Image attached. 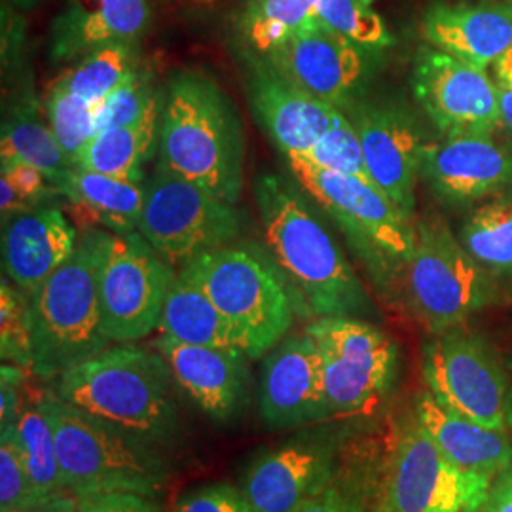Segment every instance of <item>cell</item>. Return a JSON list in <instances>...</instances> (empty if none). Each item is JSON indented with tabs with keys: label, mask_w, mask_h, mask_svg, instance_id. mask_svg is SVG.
Returning <instances> with one entry per match:
<instances>
[{
	"label": "cell",
	"mask_w": 512,
	"mask_h": 512,
	"mask_svg": "<svg viewBox=\"0 0 512 512\" xmlns=\"http://www.w3.org/2000/svg\"><path fill=\"white\" fill-rule=\"evenodd\" d=\"M372 54L313 16L262 57L311 95L344 112L359 101Z\"/></svg>",
	"instance_id": "15"
},
{
	"label": "cell",
	"mask_w": 512,
	"mask_h": 512,
	"mask_svg": "<svg viewBox=\"0 0 512 512\" xmlns=\"http://www.w3.org/2000/svg\"><path fill=\"white\" fill-rule=\"evenodd\" d=\"M423 376L440 403L488 427H507L509 385L492 346L456 327L433 334L423 348Z\"/></svg>",
	"instance_id": "13"
},
{
	"label": "cell",
	"mask_w": 512,
	"mask_h": 512,
	"mask_svg": "<svg viewBox=\"0 0 512 512\" xmlns=\"http://www.w3.org/2000/svg\"><path fill=\"white\" fill-rule=\"evenodd\" d=\"M397 291L433 334L463 327L494 300L492 275L476 264L446 222L433 215L416 224V245Z\"/></svg>",
	"instance_id": "8"
},
{
	"label": "cell",
	"mask_w": 512,
	"mask_h": 512,
	"mask_svg": "<svg viewBox=\"0 0 512 512\" xmlns=\"http://www.w3.org/2000/svg\"><path fill=\"white\" fill-rule=\"evenodd\" d=\"M414 416L440 452L459 469L495 480L511 467L509 429L471 420L440 403L431 391L418 395Z\"/></svg>",
	"instance_id": "25"
},
{
	"label": "cell",
	"mask_w": 512,
	"mask_h": 512,
	"mask_svg": "<svg viewBox=\"0 0 512 512\" xmlns=\"http://www.w3.org/2000/svg\"><path fill=\"white\" fill-rule=\"evenodd\" d=\"M374 4L376 0H321L315 16L355 44L380 52L393 44V35Z\"/></svg>",
	"instance_id": "34"
},
{
	"label": "cell",
	"mask_w": 512,
	"mask_h": 512,
	"mask_svg": "<svg viewBox=\"0 0 512 512\" xmlns=\"http://www.w3.org/2000/svg\"><path fill=\"white\" fill-rule=\"evenodd\" d=\"M73 512H162V507L148 495L101 494L76 497Z\"/></svg>",
	"instance_id": "43"
},
{
	"label": "cell",
	"mask_w": 512,
	"mask_h": 512,
	"mask_svg": "<svg viewBox=\"0 0 512 512\" xmlns=\"http://www.w3.org/2000/svg\"><path fill=\"white\" fill-rule=\"evenodd\" d=\"M499 86V109H501V120H503V126L509 128L512 131V88L507 86Z\"/></svg>",
	"instance_id": "47"
},
{
	"label": "cell",
	"mask_w": 512,
	"mask_h": 512,
	"mask_svg": "<svg viewBox=\"0 0 512 512\" xmlns=\"http://www.w3.org/2000/svg\"><path fill=\"white\" fill-rule=\"evenodd\" d=\"M429 46L486 71L512 48V0H437L421 18Z\"/></svg>",
	"instance_id": "21"
},
{
	"label": "cell",
	"mask_w": 512,
	"mask_h": 512,
	"mask_svg": "<svg viewBox=\"0 0 512 512\" xmlns=\"http://www.w3.org/2000/svg\"><path fill=\"white\" fill-rule=\"evenodd\" d=\"M507 427H509V433H512V391L509 393V403H507Z\"/></svg>",
	"instance_id": "50"
},
{
	"label": "cell",
	"mask_w": 512,
	"mask_h": 512,
	"mask_svg": "<svg viewBox=\"0 0 512 512\" xmlns=\"http://www.w3.org/2000/svg\"><path fill=\"white\" fill-rule=\"evenodd\" d=\"M268 255L285 277L302 317H359L374 308L325 222L293 184L274 173L255 183Z\"/></svg>",
	"instance_id": "1"
},
{
	"label": "cell",
	"mask_w": 512,
	"mask_h": 512,
	"mask_svg": "<svg viewBox=\"0 0 512 512\" xmlns=\"http://www.w3.org/2000/svg\"><path fill=\"white\" fill-rule=\"evenodd\" d=\"M16 6L19 8H25V10H29V8H33L35 4H37L38 0H12Z\"/></svg>",
	"instance_id": "49"
},
{
	"label": "cell",
	"mask_w": 512,
	"mask_h": 512,
	"mask_svg": "<svg viewBox=\"0 0 512 512\" xmlns=\"http://www.w3.org/2000/svg\"><path fill=\"white\" fill-rule=\"evenodd\" d=\"M177 277L137 230L112 234L99 275L101 325L109 342L133 344L158 329Z\"/></svg>",
	"instance_id": "12"
},
{
	"label": "cell",
	"mask_w": 512,
	"mask_h": 512,
	"mask_svg": "<svg viewBox=\"0 0 512 512\" xmlns=\"http://www.w3.org/2000/svg\"><path fill=\"white\" fill-rule=\"evenodd\" d=\"M175 512H255L241 488L230 484L203 486L183 495Z\"/></svg>",
	"instance_id": "41"
},
{
	"label": "cell",
	"mask_w": 512,
	"mask_h": 512,
	"mask_svg": "<svg viewBox=\"0 0 512 512\" xmlns=\"http://www.w3.org/2000/svg\"><path fill=\"white\" fill-rule=\"evenodd\" d=\"M156 348L173 372L175 384L211 420L236 418L249 395V365L243 351L207 348L160 336Z\"/></svg>",
	"instance_id": "22"
},
{
	"label": "cell",
	"mask_w": 512,
	"mask_h": 512,
	"mask_svg": "<svg viewBox=\"0 0 512 512\" xmlns=\"http://www.w3.org/2000/svg\"><path fill=\"white\" fill-rule=\"evenodd\" d=\"M158 329L162 330V336L181 344L236 349L247 355L245 340L232 321L183 270L177 272L165 298Z\"/></svg>",
	"instance_id": "27"
},
{
	"label": "cell",
	"mask_w": 512,
	"mask_h": 512,
	"mask_svg": "<svg viewBox=\"0 0 512 512\" xmlns=\"http://www.w3.org/2000/svg\"><path fill=\"white\" fill-rule=\"evenodd\" d=\"M480 512H512V465L495 478Z\"/></svg>",
	"instance_id": "44"
},
{
	"label": "cell",
	"mask_w": 512,
	"mask_h": 512,
	"mask_svg": "<svg viewBox=\"0 0 512 512\" xmlns=\"http://www.w3.org/2000/svg\"><path fill=\"white\" fill-rule=\"evenodd\" d=\"M304 330L321 353L330 416L372 414L395 380L397 344L359 317H317Z\"/></svg>",
	"instance_id": "11"
},
{
	"label": "cell",
	"mask_w": 512,
	"mask_h": 512,
	"mask_svg": "<svg viewBox=\"0 0 512 512\" xmlns=\"http://www.w3.org/2000/svg\"><path fill=\"white\" fill-rule=\"evenodd\" d=\"M258 410L272 431H298L332 420L323 389L321 353L306 330L285 336L264 355Z\"/></svg>",
	"instance_id": "18"
},
{
	"label": "cell",
	"mask_w": 512,
	"mask_h": 512,
	"mask_svg": "<svg viewBox=\"0 0 512 512\" xmlns=\"http://www.w3.org/2000/svg\"><path fill=\"white\" fill-rule=\"evenodd\" d=\"M54 427L55 450L69 494H141L156 497L169 478L162 448L99 420L63 401L55 389L42 391Z\"/></svg>",
	"instance_id": "5"
},
{
	"label": "cell",
	"mask_w": 512,
	"mask_h": 512,
	"mask_svg": "<svg viewBox=\"0 0 512 512\" xmlns=\"http://www.w3.org/2000/svg\"><path fill=\"white\" fill-rule=\"evenodd\" d=\"M38 503L25 452L14 423L2 425L0 433V512L29 509Z\"/></svg>",
	"instance_id": "39"
},
{
	"label": "cell",
	"mask_w": 512,
	"mask_h": 512,
	"mask_svg": "<svg viewBox=\"0 0 512 512\" xmlns=\"http://www.w3.org/2000/svg\"><path fill=\"white\" fill-rule=\"evenodd\" d=\"M61 194L69 203L78 230L103 226L112 234H129L139 228L145 200L143 183L74 167L61 186Z\"/></svg>",
	"instance_id": "26"
},
{
	"label": "cell",
	"mask_w": 512,
	"mask_h": 512,
	"mask_svg": "<svg viewBox=\"0 0 512 512\" xmlns=\"http://www.w3.org/2000/svg\"><path fill=\"white\" fill-rule=\"evenodd\" d=\"M110 236L99 226L78 230L71 256L29 294L35 376L57 380L109 348L101 325L99 275Z\"/></svg>",
	"instance_id": "4"
},
{
	"label": "cell",
	"mask_w": 512,
	"mask_h": 512,
	"mask_svg": "<svg viewBox=\"0 0 512 512\" xmlns=\"http://www.w3.org/2000/svg\"><path fill=\"white\" fill-rule=\"evenodd\" d=\"M361 139L372 183L414 219L425 141L412 112L393 101H357L344 110Z\"/></svg>",
	"instance_id": "17"
},
{
	"label": "cell",
	"mask_w": 512,
	"mask_h": 512,
	"mask_svg": "<svg viewBox=\"0 0 512 512\" xmlns=\"http://www.w3.org/2000/svg\"><path fill=\"white\" fill-rule=\"evenodd\" d=\"M420 177L448 203H471L512 186V147L494 133L442 135L421 150Z\"/></svg>",
	"instance_id": "20"
},
{
	"label": "cell",
	"mask_w": 512,
	"mask_h": 512,
	"mask_svg": "<svg viewBox=\"0 0 512 512\" xmlns=\"http://www.w3.org/2000/svg\"><path fill=\"white\" fill-rule=\"evenodd\" d=\"M294 158L319 169L359 177L363 181L372 183L366 167L361 139L342 110L336 116L334 124L321 135V139L308 152Z\"/></svg>",
	"instance_id": "36"
},
{
	"label": "cell",
	"mask_w": 512,
	"mask_h": 512,
	"mask_svg": "<svg viewBox=\"0 0 512 512\" xmlns=\"http://www.w3.org/2000/svg\"><path fill=\"white\" fill-rule=\"evenodd\" d=\"M162 97L135 124L97 133L80 152L74 167L114 179L145 183V167L158 148Z\"/></svg>",
	"instance_id": "29"
},
{
	"label": "cell",
	"mask_w": 512,
	"mask_h": 512,
	"mask_svg": "<svg viewBox=\"0 0 512 512\" xmlns=\"http://www.w3.org/2000/svg\"><path fill=\"white\" fill-rule=\"evenodd\" d=\"M321 0H243L234 31L247 55L270 54L302 23L315 16Z\"/></svg>",
	"instance_id": "31"
},
{
	"label": "cell",
	"mask_w": 512,
	"mask_h": 512,
	"mask_svg": "<svg viewBox=\"0 0 512 512\" xmlns=\"http://www.w3.org/2000/svg\"><path fill=\"white\" fill-rule=\"evenodd\" d=\"M76 507V497L74 495H59L54 499H48V501H42L35 507H29V509H18V511L12 512H73Z\"/></svg>",
	"instance_id": "46"
},
{
	"label": "cell",
	"mask_w": 512,
	"mask_h": 512,
	"mask_svg": "<svg viewBox=\"0 0 512 512\" xmlns=\"http://www.w3.org/2000/svg\"><path fill=\"white\" fill-rule=\"evenodd\" d=\"M296 183L338 224L351 251L382 293L399 289L416 245V224L376 184L285 158Z\"/></svg>",
	"instance_id": "6"
},
{
	"label": "cell",
	"mask_w": 512,
	"mask_h": 512,
	"mask_svg": "<svg viewBox=\"0 0 512 512\" xmlns=\"http://www.w3.org/2000/svg\"><path fill=\"white\" fill-rule=\"evenodd\" d=\"M145 200L137 232L171 266L236 243L243 213L165 165L156 164L143 183Z\"/></svg>",
	"instance_id": "9"
},
{
	"label": "cell",
	"mask_w": 512,
	"mask_h": 512,
	"mask_svg": "<svg viewBox=\"0 0 512 512\" xmlns=\"http://www.w3.org/2000/svg\"><path fill=\"white\" fill-rule=\"evenodd\" d=\"M158 162L238 205L245 184V133L238 107L207 74L177 73L162 97Z\"/></svg>",
	"instance_id": "2"
},
{
	"label": "cell",
	"mask_w": 512,
	"mask_h": 512,
	"mask_svg": "<svg viewBox=\"0 0 512 512\" xmlns=\"http://www.w3.org/2000/svg\"><path fill=\"white\" fill-rule=\"evenodd\" d=\"M293 512H368L366 484L361 476L340 469L329 486L311 495Z\"/></svg>",
	"instance_id": "40"
},
{
	"label": "cell",
	"mask_w": 512,
	"mask_h": 512,
	"mask_svg": "<svg viewBox=\"0 0 512 512\" xmlns=\"http://www.w3.org/2000/svg\"><path fill=\"white\" fill-rule=\"evenodd\" d=\"M2 175L8 177L35 207H42L52 202L57 196H63L38 167L27 162H21V160L2 162Z\"/></svg>",
	"instance_id": "42"
},
{
	"label": "cell",
	"mask_w": 512,
	"mask_h": 512,
	"mask_svg": "<svg viewBox=\"0 0 512 512\" xmlns=\"http://www.w3.org/2000/svg\"><path fill=\"white\" fill-rule=\"evenodd\" d=\"M192 277L232 321L251 361L274 349L296 319L293 294L272 256L247 245H226L186 262Z\"/></svg>",
	"instance_id": "7"
},
{
	"label": "cell",
	"mask_w": 512,
	"mask_h": 512,
	"mask_svg": "<svg viewBox=\"0 0 512 512\" xmlns=\"http://www.w3.org/2000/svg\"><path fill=\"white\" fill-rule=\"evenodd\" d=\"M173 382L160 351L122 344L65 370L54 389L76 408L165 448L179 433Z\"/></svg>",
	"instance_id": "3"
},
{
	"label": "cell",
	"mask_w": 512,
	"mask_h": 512,
	"mask_svg": "<svg viewBox=\"0 0 512 512\" xmlns=\"http://www.w3.org/2000/svg\"><path fill=\"white\" fill-rule=\"evenodd\" d=\"M495 73L501 86L512 88V48L495 63Z\"/></svg>",
	"instance_id": "48"
},
{
	"label": "cell",
	"mask_w": 512,
	"mask_h": 512,
	"mask_svg": "<svg viewBox=\"0 0 512 512\" xmlns=\"http://www.w3.org/2000/svg\"><path fill=\"white\" fill-rule=\"evenodd\" d=\"M160 97L162 90L154 80L152 69L143 65L99 105H95V135L135 124Z\"/></svg>",
	"instance_id": "37"
},
{
	"label": "cell",
	"mask_w": 512,
	"mask_h": 512,
	"mask_svg": "<svg viewBox=\"0 0 512 512\" xmlns=\"http://www.w3.org/2000/svg\"><path fill=\"white\" fill-rule=\"evenodd\" d=\"M245 88L258 126L285 158L308 152L340 114L258 55H247Z\"/></svg>",
	"instance_id": "19"
},
{
	"label": "cell",
	"mask_w": 512,
	"mask_h": 512,
	"mask_svg": "<svg viewBox=\"0 0 512 512\" xmlns=\"http://www.w3.org/2000/svg\"><path fill=\"white\" fill-rule=\"evenodd\" d=\"M410 88L440 135L495 133L503 126L499 86L486 71L433 46L416 54Z\"/></svg>",
	"instance_id": "14"
},
{
	"label": "cell",
	"mask_w": 512,
	"mask_h": 512,
	"mask_svg": "<svg viewBox=\"0 0 512 512\" xmlns=\"http://www.w3.org/2000/svg\"><path fill=\"white\" fill-rule=\"evenodd\" d=\"M44 114L63 154L71 164H76L80 152L95 137V107L86 99L52 84L44 103Z\"/></svg>",
	"instance_id": "35"
},
{
	"label": "cell",
	"mask_w": 512,
	"mask_h": 512,
	"mask_svg": "<svg viewBox=\"0 0 512 512\" xmlns=\"http://www.w3.org/2000/svg\"><path fill=\"white\" fill-rule=\"evenodd\" d=\"M340 469L336 442L317 431H302L258 452L239 488L255 512H293L329 486Z\"/></svg>",
	"instance_id": "16"
},
{
	"label": "cell",
	"mask_w": 512,
	"mask_h": 512,
	"mask_svg": "<svg viewBox=\"0 0 512 512\" xmlns=\"http://www.w3.org/2000/svg\"><path fill=\"white\" fill-rule=\"evenodd\" d=\"M78 228L57 205H42L2 222V266L23 293L33 294L71 256Z\"/></svg>",
	"instance_id": "23"
},
{
	"label": "cell",
	"mask_w": 512,
	"mask_h": 512,
	"mask_svg": "<svg viewBox=\"0 0 512 512\" xmlns=\"http://www.w3.org/2000/svg\"><path fill=\"white\" fill-rule=\"evenodd\" d=\"M16 427L38 501L71 495L61 475V465L55 450L54 427L42 403V393L33 406L21 408Z\"/></svg>",
	"instance_id": "33"
},
{
	"label": "cell",
	"mask_w": 512,
	"mask_h": 512,
	"mask_svg": "<svg viewBox=\"0 0 512 512\" xmlns=\"http://www.w3.org/2000/svg\"><path fill=\"white\" fill-rule=\"evenodd\" d=\"M150 21L148 0H69L52 23L48 54L55 63H74L114 42L141 40Z\"/></svg>",
	"instance_id": "24"
},
{
	"label": "cell",
	"mask_w": 512,
	"mask_h": 512,
	"mask_svg": "<svg viewBox=\"0 0 512 512\" xmlns=\"http://www.w3.org/2000/svg\"><path fill=\"white\" fill-rule=\"evenodd\" d=\"M0 213H2V222H6L8 219H12L14 215L23 213V211H29V209H35V205L29 202L18 188L12 184V181L8 177L2 175L0 179Z\"/></svg>",
	"instance_id": "45"
},
{
	"label": "cell",
	"mask_w": 512,
	"mask_h": 512,
	"mask_svg": "<svg viewBox=\"0 0 512 512\" xmlns=\"http://www.w3.org/2000/svg\"><path fill=\"white\" fill-rule=\"evenodd\" d=\"M0 340L4 363L31 370L33 348L29 296L8 281V277H2L0 287Z\"/></svg>",
	"instance_id": "38"
},
{
	"label": "cell",
	"mask_w": 512,
	"mask_h": 512,
	"mask_svg": "<svg viewBox=\"0 0 512 512\" xmlns=\"http://www.w3.org/2000/svg\"><path fill=\"white\" fill-rule=\"evenodd\" d=\"M0 145L2 162L21 160L35 165L59 192L74 169L59 147L46 114H40L37 95L31 88H19L18 95L10 101L2 122Z\"/></svg>",
	"instance_id": "28"
},
{
	"label": "cell",
	"mask_w": 512,
	"mask_h": 512,
	"mask_svg": "<svg viewBox=\"0 0 512 512\" xmlns=\"http://www.w3.org/2000/svg\"><path fill=\"white\" fill-rule=\"evenodd\" d=\"M143 65L139 40L114 42L76 59L67 71L55 78L54 84L95 107Z\"/></svg>",
	"instance_id": "30"
},
{
	"label": "cell",
	"mask_w": 512,
	"mask_h": 512,
	"mask_svg": "<svg viewBox=\"0 0 512 512\" xmlns=\"http://www.w3.org/2000/svg\"><path fill=\"white\" fill-rule=\"evenodd\" d=\"M492 478L459 469L416 416L399 425L376 490L374 512H480Z\"/></svg>",
	"instance_id": "10"
},
{
	"label": "cell",
	"mask_w": 512,
	"mask_h": 512,
	"mask_svg": "<svg viewBox=\"0 0 512 512\" xmlns=\"http://www.w3.org/2000/svg\"><path fill=\"white\" fill-rule=\"evenodd\" d=\"M459 241L476 264L492 275L512 274V196L497 194L476 207L463 224Z\"/></svg>",
	"instance_id": "32"
}]
</instances>
